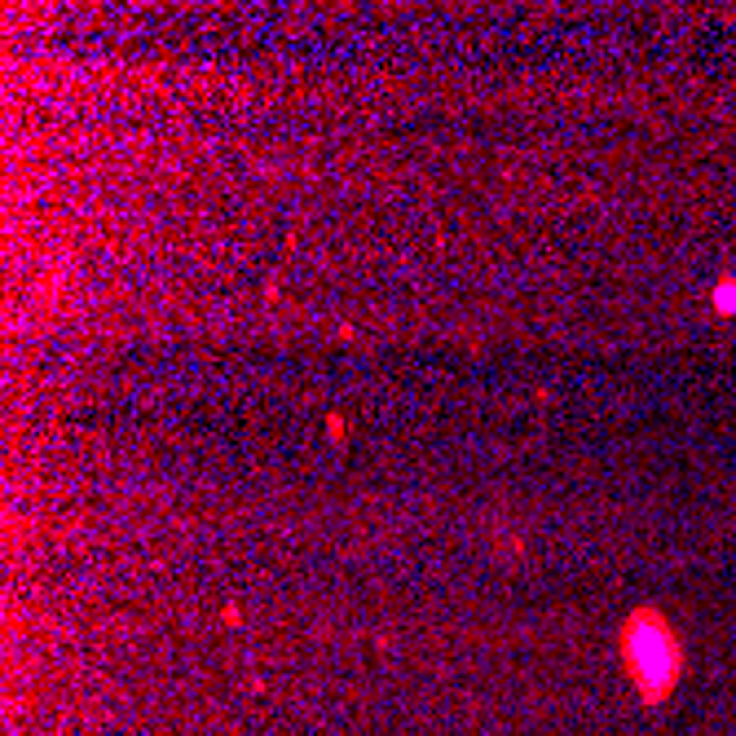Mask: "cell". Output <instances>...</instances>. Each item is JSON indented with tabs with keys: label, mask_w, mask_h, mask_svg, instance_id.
<instances>
[{
	"label": "cell",
	"mask_w": 736,
	"mask_h": 736,
	"mask_svg": "<svg viewBox=\"0 0 736 736\" xmlns=\"http://www.w3.org/2000/svg\"><path fill=\"white\" fill-rule=\"evenodd\" d=\"M621 661L644 701H666L683 675V644L657 609H640L621 626Z\"/></svg>",
	"instance_id": "obj_1"
},
{
	"label": "cell",
	"mask_w": 736,
	"mask_h": 736,
	"mask_svg": "<svg viewBox=\"0 0 736 736\" xmlns=\"http://www.w3.org/2000/svg\"><path fill=\"white\" fill-rule=\"evenodd\" d=\"M714 314H736V278H718L714 283Z\"/></svg>",
	"instance_id": "obj_2"
},
{
	"label": "cell",
	"mask_w": 736,
	"mask_h": 736,
	"mask_svg": "<svg viewBox=\"0 0 736 736\" xmlns=\"http://www.w3.org/2000/svg\"><path fill=\"white\" fill-rule=\"evenodd\" d=\"M326 432H331V441H340V432H344V419H340V415H326Z\"/></svg>",
	"instance_id": "obj_3"
}]
</instances>
